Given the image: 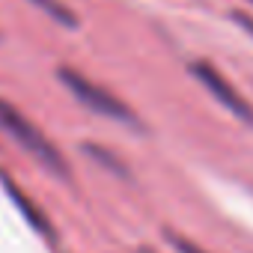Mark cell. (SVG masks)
<instances>
[{
  "label": "cell",
  "instance_id": "2",
  "mask_svg": "<svg viewBox=\"0 0 253 253\" xmlns=\"http://www.w3.org/2000/svg\"><path fill=\"white\" fill-rule=\"evenodd\" d=\"M57 78H60V84H63L84 107H89L92 113L107 116V119H116V122H125V125H140L137 113L125 104L119 95H113L107 86L95 84V81L86 78L84 72H78V69H72V66H60V69H57Z\"/></svg>",
  "mask_w": 253,
  "mask_h": 253
},
{
  "label": "cell",
  "instance_id": "9",
  "mask_svg": "<svg viewBox=\"0 0 253 253\" xmlns=\"http://www.w3.org/2000/svg\"><path fill=\"white\" fill-rule=\"evenodd\" d=\"M137 253H155V250H152V247H140Z\"/></svg>",
  "mask_w": 253,
  "mask_h": 253
},
{
  "label": "cell",
  "instance_id": "5",
  "mask_svg": "<svg viewBox=\"0 0 253 253\" xmlns=\"http://www.w3.org/2000/svg\"><path fill=\"white\" fill-rule=\"evenodd\" d=\"M33 6H39L48 18H54L63 27H78V15L72 12V6H66L63 0H30Z\"/></svg>",
  "mask_w": 253,
  "mask_h": 253
},
{
  "label": "cell",
  "instance_id": "6",
  "mask_svg": "<svg viewBox=\"0 0 253 253\" xmlns=\"http://www.w3.org/2000/svg\"><path fill=\"white\" fill-rule=\"evenodd\" d=\"M6 191L12 194V200H15V203L21 206V211L27 214V220H30V223L36 226V229H42V232H51V226H48V220H45V214H42L39 209H33V206H30V203L24 200V194H21V191H18V188H15L12 182H6Z\"/></svg>",
  "mask_w": 253,
  "mask_h": 253
},
{
  "label": "cell",
  "instance_id": "1",
  "mask_svg": "<svg viewBox=\"0 0 253 253\" xmlns=\"http://www.w3.org/2000/svg\"><path fill=\"white\" fill-rule=\"evenodd\" d=\"M0 128H3L27 155H33L42 167H48L54 176L69 179V161L63 158V152L48 140V134L39 128L36 122H30L12 101L0 98Z\"/></svg>",
  "mask_w": 253,
  "mask_h": 253
},
{
  "label": "cell",
  "instance_id": "10",
  "mask_svg": "<svg viewBox=\"0 0 253 253\" xmlns=\"http://www.w3.org/2000/svg\"><path fill=\"white\" fill-rule=\"evenodd\" d=\"M250 3H253V0H250Z\"/></svg>",
  "mask_w": 253,
  "mask_h": 253
},
{
  "label": "cell",
  "instance_id": "8",
  "mask_svg": "<svg viewBox=\"0 0 253 253\" xmlns=\"http://www.w3.org/2000/svg\"><path fill=\"white\" fill-rule=\"evenodd\" d=\"M229 15H232V21H235V24H241L247 33H253V18H250L247 12H238V9H235V12H229Z\"/></svg>",
  "mask_w": 253,
  "mask_h": 253
},
{
  "label": "cell",
  "instance_id": "4",
  "mask_svg": "<svg viewBox=\"0 0 253 253\" xmlns=\"http://www.w3.org/2000/svg\"><path fill=\"white\" fill-rule=\"evenodd\" d=\"M84 152H86L95 164H101L104 170H110V173H116V176H128V167H125V161L116 158L110 149H104V146H98V143H84Z\"/></svg>",
  "mask_w": 253,
  "mask_h": 253
},
{
  "label": "cell",
  "instance_id": "7",
  "mask_svg": "<svg viewBox=\"0 0 253 253\" xmlns=\"http://www.w3.org/2000/svg\"><path fill=\"white\" fill-rule=\"evenodd\" d=\"M164 235H167V241H170L179 253H209V250H203L197 241H191L188 235H182V232H176V229H164Z\"/></svg>",
  "mask_w": 253,
  "mask_h": 253
},
{
  "label": "cell",
  "instance_id": "3",
  "mask_svg": "<svg viewBox=\"0 0 253 253\" xmlns=\"http://www.w3.org/2000/svg\"><path fill=\"white\" fill-rule=\"evenodd\" d=\"M191 75H194L232 116H238L241 122L253 125V104L238 92V86H235L214 63H209V60H194V63H191Z\"/></svg>",
  "mask_w": 253,
  "mask_h": 253
}]
</instances>
